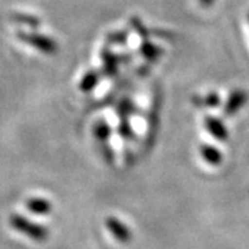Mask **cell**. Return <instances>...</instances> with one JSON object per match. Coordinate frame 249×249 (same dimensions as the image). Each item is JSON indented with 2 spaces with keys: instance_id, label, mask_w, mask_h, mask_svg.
Instances as JSON below:
<instances>
[{
  "instance_id": "obj_15",
  "label": "cell",
  "mask_w": 249,
  "mask_h": 249,
  "mask_svg": "<svg viewBox=\"0 0 249 249\" xmlns=\"http://www.w3.org/2000/svg\"><path fill=\"white\" fill-rule=\"evenodd\" d=\"M119 130H121V134L124 136V139H132L133 137V132H132V127L129 124V121L124 119L122 124L119 126Z\"/></svg>"
},
{
  "instance_id": "obj_3",
  "label": "cell",
  "mask_w": 249,
  "mask_h": 249,
  "mask_svg": "<svg viewBox=\"0 0 249 249\" xmlns=\"http://www.w3.org/2000/svg\"><path fill=\"white\" fill-rule=\"evenodd\" d=\"M106 226H107L108 231L112 234V237L122 244H129L133 238V234H132V230L129 229V226H126L124 222H121L118 217H114V216L107 217Z\"/></svg>"
},
{
  "instance_id": "obj_11",
  "label": "cell",
  "mask_w": 249,
  "mask_h": 249,
  "mask_svg": "<svg viewBox=\"0 0 249 249\" xmlns=\"http://www.w3.org/2000/svg\"><path fill=\"white\" fill-rule=\"evenodd\" d=\"M103 60H104V70L107 72L108 75H112L116 71V57L114 54H111L109 52H106L103 55Z\"/></svg>"
},
{
  "instance_id": "obj_8",
  "label": "cell",
  "mask_w": 249,
  "mask_h": 249,
  "mask_svg": "<svg viewBox=\"0 0 249 249\" xmlns=\"http://www.w3.org/2000/svg\"><path fill=\"white\" fill-rule=\"evenodd\" d=\"M98 82V75L94 71L88 72L85 75V78L80 82V90L83 91H90L91 89H94V86L97 85Z\"/></svg>"
},
{
  "instance_id": "obj_2",
  "label": "cell",
  "mask_w": 249,
  "mask_h": 249,
  "mask_svg": "<svg viewBox=\"0 0 249 249\" xmlns=\"http://www.w3.org/2000/svg\"><path fill=\"white\" fill-rule=\"evenodd\" d=\"M18 37L29 46L35 47L37 50L43 52V53H54L57 50V45L53 39L47 37V36L39 35V34H27V32H19Z\"/></svg>"
},
{
  "instance_id": "obj_7",
  "label": "cell",
  "mask_w": 249,
  "mask_h": 249,
  "mask_svg": "<svg viewBox=\"0 0 249 249\" xmlns=\"http://www.w3.org/2000/svg\"><path fill=\"white\" fill-rule=\"evenodd\" d=\"M199 155L206 163H209L212 166H217L223 162L222 151L213 145H209V144H202L199 147Z\"/></svg>"
},
{
  "instance_id": "obj_5",
  "label": "cell",
  "mask_w": 249,
  "mask_h": 249,
  "mask_svg": "<svg viewBox=\"0 0 249 249\" xmlns=\"http://www.w3.org/2000/svg\"><path fill=\"white\" fill-rule=\"evenodd\" d=\"M205 127L211 133V136L219 142H226L229 139V129L226 127V124H223L219 118L206 116L205 118Z\"/></svg>"
},
{
  "instance_id": "obj_17",
  "label": "cell",
  "mask_w": 249,
  "mask_h": 249,
  "mask_svg": "<svg viewBox=\"0 0 249 249\" xmlns=\"http://www.w3.org/2000/svg\"><path fill=\"white\" fill-rule=\"evenodd\" d=\"M248 19H249V14H248Z\"/></svg>"
},
{
  "instance_id": "obj_6",
  "label": "cell",
  "mask_w": 249,
  "mask_h": 249,
  "mask_svg": "<svg viewBox=\"0 0 249 249\" xmlns=\"http://www.w3.org/2000/svg\"><path fill=\"white\" fill-rule=\"evenodd\" d=\"M25 206L29 212L35 214H40V216H45V214L52 213L53 211V204L46 199V198H42V196H31L28 198L27 202H25Z\"/></svg>"
},
{
  "instance_id": "obj_13",
  "label": "cell",
  "mask_w": 249,
  "mask_h": 249,
  "mask_svg": "<svg viewBox=\"0 0 249 249\" xmlns=\"http://www.w3.org/2000/svg\"><path fill=\"white\" fill-rule=\"evenodd\" d=\"M14 19L19 22V24H24V25H28L31 28H36L40 25V21L37 18L32 17V16H24V14H17L14 16Z\"/></svg>"
},
{
  "instance_id": "obj_16",
  "label": "cell",
  "mask_w": 249,
  "mask_h": 249,
  "mask_svg": "<svg viewBox=\"0 0 249 249\" xmlns=\"http://www.w3.org/2000/svg\"><path fill=\"white\" fill-rule=\"evenodd\" d=\"M214 0H199V3H201V6H204V7H209V6H212L213 4Z\"/></svg>"
},
{
  "instance_id": "obj_9",
  "label": "cell",
  "mask_w": 249,
  "mask_h": 249,
  "mask_svg": "<svg viewBox=\"0 0 249 249\" xmlns=\"http://www.w3.org/2000/svg\"><path fill=\"white\" fill-rule=\"evenodd\" d=\"M160 49L157 46L152 45V43H150V42H144L142 45V54L147 60H150V61L157 60L160 57Z\"/></svg>"
},
{
  "instance_id": "obj_4",
  "label": "cell",
  "mask_w": 249,
  "mask_h": 249,
  "mask_svg": "<svg viewBox=\"0 0 249 249\" xmlns=\"http://www.w3.org/2000/svg\"><path fill=\"white\" fill-rule=\"evenodd\" d=\"M247 101H248V94H247V91H244V90L240 89L234 90L231 94H230L229 100L226 101V104H224L223 114L226 116L235 115L241 108L247 104Z\"/></svg>"
},
{
  "instance_id": "obj_14",
  "label": "cell",
  "mask_w": 249,
  "mask_h": 249,
  "mask_svg": "<svg viewBox=\"0 0 249 249\" xmlns=\"http://www.w3.org/2000/svg\"><path fill=\"white\" fill-rule=\"evenodd\" d=\"M132 27L134 28V31L139 34V35L144 37V39H147L148 36H150V32H148V29L144 27V24H142L140 19H137V18H132Z\"/></svg>"
},
{
  "instance_id": "obj_10",
  "label": "cell",
  "mask_w": 249,
  "mask_h": 249,
  "mask_svg": "<svg viewBox=\"0 0 249 249\" xmlns=\"http://www.w3.org/2000/svg\"><path fill=\"white\" fill-rule=\"evenodd\" d=\"M109 133H111L109 126H108L106 122H103V121H100V122L94 126V134H96V137H97V140L100 142H107L108 137H109Z\"/></svg>"
},
{
  "instance_id": "obj_12",
  "label": "cell",
  "mask_w": 249,
  "mask_h": 249,
  "mask_svg": "<svg viewBox=\"0 0 249 249\" xmlns=\"http://www.w3.org/2000/svg\"><path fill=\"white\" fill-rule=\"evenodd\" d=\"M194 103L196 104H202V106H206V107H217V106H220V97L216 94V93H209L208 96H205V97L201 98V101H196L194 100Z\"/></svg>"
},
{
  "instance_id": "obj_1",
  "label": "cell",
  "mask_w": 249,
  "mask_h": 249,
  "mask_svg": "<svg viewBox=\"0 0 249 249\" xmlns=\"http://www.w3.org/2000/svg\"><path fill=\"white\" fill-rule=\"evenodd\" d=\"M9 223L16 231L27 235L28 238H31V240L39 241L40 242V241H46L49 238V230H47V227L29 220L28 217L22 216V214H10Z\"/></svg>"
}]
</instances>
